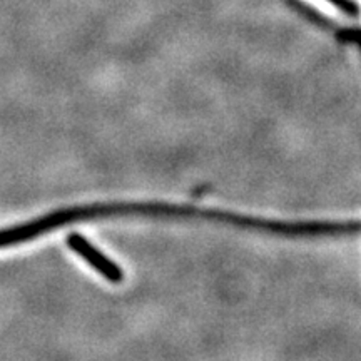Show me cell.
<instances>
[{
	"mask_svg": "<svg viewBox=\"0 0 361 361\" xmlns=\"http://www.w3.org/2000/svg\"><path fill=\"white\" fill-rule=\"evenodd\" d=\"M69 246L74 251H78L80 256H84V258L87 259L90 264L96 266V268L101 271L104 276L114 279V281L116 279H119L121 273L117 271L116 266L111 264L107 259H104L97 251H94V247L90 246L84 238H79V236H75V234H72V236L69 238Z\"/></svg>",
	"mask_w": 361,
	"mask_h": 361,
	"instance_id": "obj_1",
	"label": "cell"
}]
</instances>
